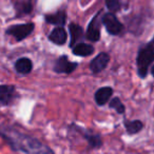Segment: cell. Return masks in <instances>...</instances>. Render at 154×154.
I'll return each mask as SVG.
<instances>
[{
	"instance_id": "6da1fadb",
	"label": "cell",
	"mask_w": 154,
	"mask_h": 154,
	"mask_svg": "<svg viewBox=\"0 0 154 154\" xmlns=\"http://www.w3.org/2000/svg\"><path fill=\"white\" fill-rule=\"evenodd\" d=\"M0 136L11 148L22 154H55L54 151L39 139L22 133L13 127L0 125Z\"/></svg>"
},
{
	"instance_id": "7a4b0ae2",
	"label": "cell",
	"mask_w": 154,
	"mask_h": 154,
	"mask_svg": "<svg viewBox=\"0 0 154 154\" xmlns=\"http://www.w3.org/2000/svg\"><path fill=\"white\" fill-rule=\"evenodd\" d=\"M154 61V39L151 42L140 47L137 52L136 66L137 74L140 78H145L149 72V68Z\"/></svg>"
},
{
	"instance_id": "3957f363",
	"label": "cell",
	"mask_w": 154,
	"mask_h": 154,
	"mask_svg": "<svg viewBox=\"0 0 154 154\" xmlns=\"http://www.w3.org/2000/svg\"><path fill=\"white\" fill-rule=\"evenodd\" d=\"M70 127H72L73 129H75L77 132L82 135V137L88 141L89 147L91 149H99V148L103 147V139H101V136L99 134L92 132L91 130H87V129H84L82 127H78L75 124H72Z\"/></svg>"
},
{
	"instance_id": "277c9868",
	"label": "cell",
	"mask_w": 154,
	"mask_h": 154,
	"mask_svg": "<svg viewBox=\"0 0 154 154\" xmlns=\"http://www.w3.org/2000/svg\"><path fill=\"white\" fill-rule=\"evenodd\" d=\"M34 23H23V24H16V26H10L7 30V34L12 35L17 41H21L26 39L31 33L34 31Z\"/></svg>"
},
{
	"instance_id": "5b68a950",
	"label": "cell",
	"mask_w": 154,
	"mask_h": 154,
	"mask_svg": "<svg viewBox=\"0 0 154 154\" xmlns=\"http://www.w3.org/2000/svg\"><path fill=\"white\" fill-rule=\"evenodd\" d=\"M101 22H103V26H106L107 32L111 35H114V36L119 35L120 33H122V29H124V26L120 23L119 20L117 19V17L114 15V13H111V12L105 14V15L103 16Z\"/></svg>"
},
{
	"instance_id": "8992f818",
	"label": "cell",
	"mask_w": 154,
	"mask_h": 154,
	"mask_svg": "<svg viewBox=\"0 0 154 154\" xmlns=\"http://www.w3.org/2000/svg\"><path fill=\"white\" fill-rule=\"evenodd\" d=\"M101 11H99L93 19L88 24V29L86 32V38L93 42H96L100 39V22H99V15Z\"/></svg>"
},
{
	"instance_id": "52a82bcc",
	"label": "cell",
	"mask_w": 154,
	"mask_h": 154,
	"mask_svg": "<svg viewBox=\"0 0 154 154\" xmlns=\"http://www.w3.org/2000/svg\"><path fill=\"white\" fill-rule=\"evenodd\" d=\"M78 66L77 62L70 61L68 56L62 55L56 60L55 64H54V72L56 73H63V74H71L76 70Z\"/></svg>"
},
{
	"instance_id": "ba28073f",
	"label": "cell",
	"mask_w": 154,
	"mask_h": 154,
	"mask_svg": "<svg viewBox=\"0 0 154 154\" xmlns=\"http://www.w3.org/2000/svg\"><path fill=\"white\" fill-rule=\"evenodd\" d=\"M110 62V56L106 52H101L95 58H93L91 60L90 64H89V68H90L91 72L93 74H97V73H100L101 71H103L108 66Z\"/></svg>"
},
{
	"instance_id": "9c48e42d",
	"label": "cell",
	"mask_w": 154,
	"mask_h": 154,
	"mask_svg": "<svg viewBox=\"0 0 154 154\" xmlns=\"http://www.w3.org/2000/svg\"><path fill=\"white\" fill-rule=\"evenodd\" d=\"M17 96L16 88L10 85H1L0 86V106H9L14 101Z\"/></svg>"
},
{
	"instance_id": "30bf717a",
	"label": "cell",
	"mask_w": 154,
	"mask_h": 154,
	"mask_svg": "<svg viewBox=\"0 0 154 154\" xmlns=\"http://www.w3.org/2000/svg\"><path fill=\"white\" fill-rule=\"evenodd\" d=\"M113 88H111V87H101V88H99L94 94V99L96 105L105 106L110 100L111 96L113 95Z\"/></svg>"
},
{
	"instance_id": "8fae6325",
	"label": "cell",
	"mask_w": 154,
	"mask_h": 154,
	"mask_svg": "<svg viewBox=\"0 0 154 154\" xmlns=\"http://www.w3.org/2000/svg\"><path fill=\"white\" fill-rule=\"evenodd\" d=\"M49 39H50V41H52V42L55 43V45H62L66 42L68 34H66L63 26H57V28L54 29V30L50 33Z\"/></svg>"
},
{
	"instance_id": "7c38bea8",
	"label": "cell",
	"mask_w": 154,
	"mask_h": 154,
	"mask_svg": "<svg viewBox=\"0 0 154 154\" xmlns=\"http://www.w3.org/2000/svg\"><path fill=\"white\" fill-rule=\"evenodd\" d=\"M69 31L71 35V41H70V48H73L75 45L79 43V41L84 38V30L77 23H71L69 26Z\"/></svg>"
},
{
	"instance_id": "4fadbf2b",
	"label": "cell",
	"mask_w": 154,
	"mask_h": 154,
	"mask_svg": "<svg viewBox=\"0 0 154 154\" xmlns=\"http://www.w3.org/2000/svg\"><path fill=\"white\" fill-rule=\"evenodd\" d=\"M45 21L50 24H55L58 26H63L66 21V14L64 11H58L54 14L45 15Z\"/></svg>"
},
{
	"instance_id": "5bb4252c",
	"label": "cell",
	"mask_w": 154,
	"mask_h": 154,
	"mask_svg": "<svg viewBox=\"0 0 154 154\" xmlns=\"http://www.w3.org/2000/svg\"><path fill=\"white\" fill-rule=\"evenodd\" d=\"M73 54L76 56H80V57H87V56H90L91 54L94 53V47L89 43L85 42H79L75 45L73 47L72 50Z\"/></svg>"
},
{
	"instance_id": "9a60e30c",
	"label": "cell",
	"mask_w": 154,
	"mask_h": 154,
	"mask_svg": "<svg viewBox=\"0 0 154 154\" xmlns=\"http://www.w3.org/2000/svg\"><path fill=\"white\" fill-rule=\"evenodd\" d=\"M15 70L19 74H29L33 70V62L30 58L22 57L15 62Z\"/></svg>"
},
{
	"instance_id": "2e32d148",
	"label": "cell",
	"mask_w": 154,
	"mask_h": 154,
	"mask_svg": "<svg viewBox=\"0 0 154 154\" xmlns=\"http://www.w3.org/2000/svg\"><path fill=\"white\" fill-rule=\"evenodd\" d=\"M125 128H126L128 134L133 135L136 133L140 132L143 128V124L141 120L135 119V120H125Z\"/></svg>"
},
{
	"instance_id": "e0dca14e",
	"label": "cell",
	"mask_w": 154,
	"mask_h": 154,
	"mask_svg": "<svg viewBox=\"0 0 154 154\" xmlns=\"http://www.w3.org/2000/svg\"><path fill=\"white\" fill-rule=\"evenodd\" d=\"M109 107L111 108V109L115 110L118 114H124L125 111H126L125 105L122 103V100H120L118 97H114L113 99H111V101H110V103H109Z\"/></svg>"
},
{
	"instance_id": "ac0fdd59",
	"label": "cell",
	"mask_w": 154,
	"mask_h": 154,
	"mask_svg": "<svg viewBox=\"0 0 154 154\" xmlns=\"http://www.w3.org/2000/svg\"><path fill=\"white\" fill-rule=\"evenodd\" d=\"M106 7L111 13H116L122 8V0H106Z\"/></svg>"
},
{
	"instance_id": "d6986e66",
	"label": "cell",
	"mask_w": 154,
	"mask_h": 154,
	"mask_svg": "<svg viewBox=\"0 0 154 154\" xmlns=\"http://www.w3.org/2000/svg\"><path fill=\"white\" fill-rule=\"evenodd\" d=\"M17 10L20 12V14H29L32 11V5L31 2H23L17 8Z\"/></svg>"
},
{
	"instance_id": "ffe728a7",
	"label": "cell",
	"mask_w": 154,
	"mask_h": 154,
	"mask_svg": "<svg viewBox=\"0 0 154 154\" xmlns=\"http://www.w3.org/2000/svg\"><path fill=\"white\" fill-rule=\"evenodd\" d=\"M151 74H152V76L154 77V66H152V69H151Z\"/></svg>"
},
{
	"instance_id": "44dd1931",
	"label": "cell",
	"mask_w": 154,
	"mask_h": 154,
	"mask_svg": "<svg viewBox=\"0 0 154 154\" xmlns=\"http://www.w3.org/2000/svg\"><path fill=\"white\" fill-rule=\"evenodd\" d=\"M153 39H154V38H153Z\"/></svg>"
}]
</instances>
